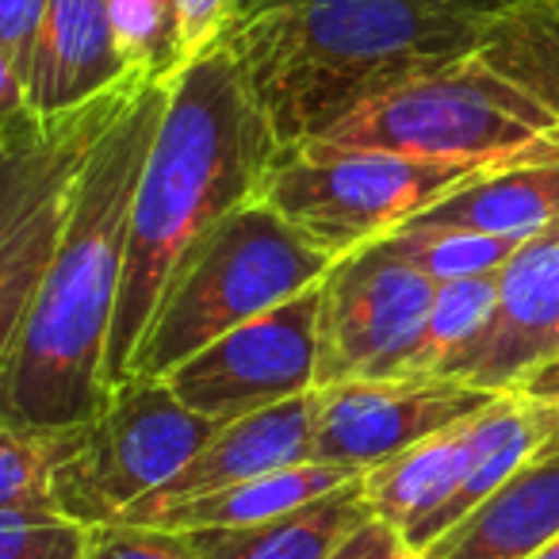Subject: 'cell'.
I'll return each mask as SVG.
<instances>
[{
  "mask_svg": "<svg viewBox=\"0 0 559 559\" xmlns=\"http://www.w3.org/2000/svg\"><path fill=\"white\" fill-rule=\"evenodd\" d=\"M518 0H238L218 47L238 62L284 150L368 96L467 58Z\"/></svg>",
  "mask_w": 559,
  "mask_h": 559,
  "instance_id": "obj_1",
  "label": "cell"
},
{
  "mask_svg": "<svg viewBox=\"0 0 559 559\" xmlns=\"http://www.w3.org/2000/svg\"><path fill=\"white\" fill-rule=\"evenodd\" d=\"M165 104L169 81H146L88 157L47 276L0 357V421L20 429H70L85 426L108 403L104 365L134 188Z\"/></svg>",
  "mask_w": 559,
  "mask_h": 559,
  "instance_id": "obj_2",
  "label": "cell"
},
{
  "mask_svg": "<svg viewBox=\"0 0 559 559\" xmlns=\"http://www.w3.org/2000/svg\"><path fill=\"white\" fill-rule=\"evenodd\" d=\"M284 142L218 43L169 78V104L134 188L104 388L123 383L180 257L230 211L264 195Z\"/></svg>",
  "mask_w": 559,
  "mask_h": 559,
  "instance_id": "obj_3",
  "label": "cell"
},
{
  "mask_svg": "<svg viewBox=\"0 0 559 559\" xmlns=\"http://www.w3.org/2000/svg\"><path fill=\"white\" fill-rule=\"evenodd\" d=\"M330 269L334 261L264 200L230 211L173 269L123 380H165L241 322L322 284Z\"/></svg>",
  "mask_w": 559,
  "mask_h": 559,
  "instance_id": "obj_4",
  "label": "cell"
},
{
  "mask_svg": "<svg viewBox=\"0 0 559 559\" xmlns=\"http://www.w3.org/2000/svg\"><path fill=\"white\" fill-rule=\"evenodd\" d=\"M304 146L559 162V123L475 50L368 96Z\"/></svg>",
  "mask_w": 559,
  "mask_h": 559,
  "instance_id": "obj_5",
  "label": "cell"
},
{
  "mask_svg": "<svg viewBox=\"0 0 559 559\" xmlns=\"http://www.w3.org/2000/svg\"><path fill=\"white\" fill-rule=\"evenodd\" d=\"M146 81L139 73L62 116L24 111L0 123V357L47 276L88 157Z\"/></svg>",
  "mask_w": 559,
  "mask_h": 559,
  "instance_id": "obj_6",
  "label": "cell"
},
{
  "mask_svg": "<svg viewBox=\"0 0 559 559\" xmlns=\"http://www.w3.org/2000/svg\"><path fill=\"white\" fill-rule=\"evenodd\" d=\"M513 165L528 162L292 146L280 154L261 200L330 261H342L395 234L444 195Z\"/></svg>",
  "mask_w": 559,
  "mask_h": 559,
  "instance_id": "obj_7",
  "label": "cell"
},
{
  "mask_svg": "<svg viewBox=\"0 0 559 559\" xmlns=\"http://www.w3.org/2000/svg\"><path fill=\"white\" fill-rule=\"evenodd\" d=\"M218 429V421L188 411L165 380L131 376L85 421L78 452L55 479V510L78 525L119 521L165 487Z\"/></svg>",
  "mask_w": 559,
  "mask_h": 559,
  "instance_id": "obj_8",
  "label": "cell"
},
{
  "mask_svg": "<svg viewBox=\"0 0 559 559\" xmlns=\"http://www.w3.org/2000/svg\"><path fill=\"white\" fill-rule=\"evenodd\" d=\"M437 284L383 241L334 261L322 276L314 391L406 376L426 334Z\"/></svg>",
  "mask_w": 559,
  "mask_h": 559,
  "instance_id": "obj_9",
  "label": "cell"
},
{
  "mask_svg": "<svg viewBox=\"0 0 559 559\" xmlns=\"http://www.w3.org/2000/svg\"><path fill=\"white\" fill-rule=\"evenodd\" d=\"M322 284L241 322L165 376L173 395L203 418L238 421L314 391Z\"/></svg>",
  "mask_w": 559,
  "mask_h": 559,
  "instance_id": "obj_10",
  "label": "cell"
},
{
  "mask_svg": "<svg viewBox=\"0 0 559 559\" xmlns=\"http://www.w3.org/2000/svg\"><path fill=\"white\" fill-rule=\"evenodd\" d=\"M495 399V391L441 376L349 380L319 388L314 464H345L368 472L395 452L479 414Z\"/></svg>",
  "mask_w": 559,
  "mask_h": 559,
  "instance_id": "obj_11",
  "label": "cell"
},
{
  "mask_svg": "<svg viewBox=\"0 0 559 559\" xmlns=\"http://www.w3.org/2000/svg\"><path fill=\"white\" fill-rule=\"evenodd\" d=\"M559 357V230L528 238L498 272V307L456 380L479 391H521Z\"/></svg>",
  "mask_w": 559,
  "mask_h": 559,
  "instance_id": "obj_12",
  "label": "cell"
},
{
  "mask_svg": "<svg viewBox=\"0 0 559 559\" xmlns=\"http://www.w3.org/2000/svg\"><path fill=\"white\" fill-rule=\"evenodd\" d=\"M314 414H319V391H307L288 403L264 406L238 421H226L165 487L134 502L119 521L146 525L154 513L169 510L188 498L215 495V490L238 487L246 479L284 467L311 464L314 460Z\"/></svg>",
  "mask_w": 559,
  "mask_h": 559,
  "instance_id": "obj_13",
  "label": "cell"
},
{
  "mask_svg": "<svg viewBox=\"0 0 559 559\" xmlns=\"http://www.w3.org/2000/svg\"><path fill=\"white\" fill-rule=\"evenodd\" d=\"M131 78L139 73L127 66L116 43L108 0H47L27 78V108L39 116H62Z\"/></svg>",
  "mask_w": 559,
  "mask_h": 559,
  "instance_id": "obj_14",
  "label": "cell"
},
{
  "mask_svg": "<svg viewBox=\"0 0 559 559\" xmlns=\"http://www.w3.org/2000/svg\"><path fill=\"white\" fill-rule=\"evenodd\" d=\"M559 433V403L556 399L528 395V391H502L487 411H479L467 449L464 479L456 483L452 498L437 513H429L406 544L429 548L437 536L449 533L456 521H464L479 502H487L506 479L521 472L533 456H540Z\"/></svg>",
  "mask_w": 559,
  "mask_h": 559,
  "instance_id": "obj_15",
  "label": "cell"
},
{
  "mask_svg": "<svg viewBox=\"0 0 559 559\" xmlns=\"http://www.w3.org/2000/svg\"><path fill=\"white\" fill-rule=\"evenodd\" d=\"M551 536H559V444H548L421 551L426 559H528Z\"/></svg>",
  "mask_w": 559,
  "mask_h": 559,
  "instance_id": "obj_16",
  "label": "cell"
},
{
  "mask_svg": "<svg viewBox=\"0 0 559 559\" xmlns=\"http://www.w3.org/2000/svg\"><path fill=\"white\" fill-rule=\"evenodd\" d=\"M360 479L284 513L241 528H200L192 548L200 559H326L349 533L372 521Z\"/></svg>",
  "mask_w": 559,
  "mask_h": 559,
  "instance_id": "obj_17",
  "label": "cell"
},
{
  "mask_svg": "<svg viewBox=\"0 0 559 559\" xmlns=\"http://www.w3.org/2000/svg\"><path fill=\"white\" fill-rule=\"evenodd\" d=\"M411 223L464 226L510 241L559 230V162H528L472 180Z\"/></svg>",
  "mask_w": 559,
  "mask_h": 559,
  "instance_id": "obj_18",
  "label": "cell"
},
{
  "mask_svg": "<svg viewBox=\"0 0 559 559\" xmlns=\"http://www.w3.org/2000/svg\"><path fill=\"white\" fill-rule=\"evenodd\" d=\"M475 418L479 414L411 444V449L395 452L383 464L368 467L360 475V487H365V498L376 518L395 525L403 536H411L429 513L441 510L452 498V490H456V483L464 479Z\"/></svg>",
  "mask_w": 559,
  "mask_h": 559,
  "instance_id": "obj_19",
  "label": "cell"
},
{
  "mask_svg": "<svg viewBox=\"0 0 559 559\" xmlns=\"http://www.w3.org/2000/svg\"><path fill=\"white\" fill-rule=\"evenodd\" d=\"M365 472L345 464H296L284 472H269L246 479L238 487L215 490V495L188 498L169 510L154 513L146 525L177 528V533H200V528H241V525H261V521L284 518V513L299 510V506L314 502V498L330 495V490L345 487V483L360 479Z\"/></svg>",
  "mask_w": 559,
  "mask_h": 559,
  "instance_id": "obj_20",
  "label": "cell"
},
{
  "mask_svg": "<svg viewBox=\"0 0 559 559\" xmlns=\"http://www.w3.org/2000/svg\"><path fill=\"white\" fill-rule=\"evenodd\" d=\"M479 55L559 123V0H518L495 20Z\"/></svg>",
  "mask_w": 559,
  "mask_h": 559,
  "instance_id": "obj_21",
  "label": "cell"
},
{
  "mask_svg": "<svg viewBox=\"0 0 559 559\" xmlns=\"http://www.w3.org/2000/svg\"><path fill=\"white\" fill-rule=\"evenodd\" d=\"M498 307V272L490 276H467L437 284L433 307H429L426 334L418 342L406 376H441L456 380L460 365L483 342Z\"/></svg>",
  "mask_w": 559,
  "mask_h": 559,
  "instance_id": "obj_22",
  "label": "cell"
},
{
  "mask_svg": "<svg viewBox=\"0 0 559 559\" xmlns=\"http://www.w3.org/2000/svg\"><path fill=\"white\" fill-rule=\"evenodd\" d=\"M85 426L20 429L0 421V513L55 510V479L78 452Z\"/></svg>",
  "mask_w": 559,
  "mask_h": 559,
  "instance_id": "obj_23",
  "label": "cell"
},
{
  "mask_svg": "<svg viewBox=\"0 0 559 559\" xmlns=\"http://www.w3.org/2000/svg\"><path fill=\"white\" fill-rule=\"evenodd\" d=\"M380 241L395 257H403L406 264L426 272L433 284L502 272V264L521 246V241L498 238V234L464 230V226H437V223H406Z\"/></svg>",
  "mask_w": 559,
  "mask_h": 559,
  "instance_id": "obj_24",
  "label": "cell"
},
{
  "mask_svg": "<svg viewBox=\"0 0 559 559\" xmlns=\"http://www.w3.org/2000/svg\"><path fill=\"white\" fill-rule=\"evenodd\" d=\"M85 525L58 510L0 513V559H78Z\"/></svg>",
  "mask_w": 559,
  "mask_h": 559,
  "instance_id": "obj_25",
  "label": "cell"
},
{
  "mask_svg": "<svg viewBox=\"0 0 559 559\" xmlns=\"http://www.w3.org/2000/svg\"><path fill=\"white\" fill-rule=\"evenodd\" d=\"M78 559H200L192 536L162 525H131V521H104L85 525V544Z\"/></svg>",
  "mask_w": 559,
  "mask_h": 559,
  "instance_id": "obj_26",
  "label": "cell"
},
{
  "mask_svg": "<svg viewBox=\"0 0 559 559\" xmlns=\"http://www.w3.org/2000/svg\"><path fill=\"white\" fill-rule=\"evenodd\" d=\"M238 0H173V66L185 70L218 39ZM173 70V73H177Z\"/></svg>",
  "mask_w": 559,
  "mask_h": 559,
  "instance_id": "obj_27",
  "label": "cell"
},
{
  "mask_svg": "<svg viewBox=\"0 0 559 559\" xmlns=\"http://www.w3.org/2000/svg\"><path fill=\"white\" fill-rule=\"evenodd\" d=\"M43 16H47V0H0V50L12 62L27 88L35 62V43L43 32Z\"/></svg>",
  "mask_w": 559,
  "mask_h": 559,
  "instance_id": "obj_28",
  "label": "cell"
},
{
  "mask_svg": "<svg viewBox=\"0 0 559 559\" xmlns=\"http://www.w3.org/2000/svg\"><path fill=\"white\" fill-rule=\"evenodd\" d=\"M406 551H411L406 536L399 533L395 525H388V521L372 518V521H365L357 533L345 536L326 559H403Z\"/></svg>",
  "mask_w": 559,
  "mask_h": 559,
  "instance_id": "obj_29",
  "label": "cell"
},
{
  "mask_svg": "<svg viewBox=\"0 0 559 559\" xmlns=\"http://www.w3.org/2000/svg\"><path fill=\"white\" fill-rule=\"evenodd\" d=\"M27 108V88L24 81H20V73L12 70V62L4 58V50H0V123H9V119L24 116Z\"/></svg>",
  "mask_w": 559,
  "mask_h": 559,
  "instance_id": "obj_30",
  "label": "cell"
},
{
  "mask_svg": "<svg viewBox=\"0 0 559 559\" xmlns=\"http://www.w3.org/2000/svg\"><path fill=\"white\" fill-rule=\"evenodd\" d=\"M521 391H528V395H540V399H556V403H559V372H540L536 380H528ZM551 444H559V433L551 437Z\"/></svg>",
  "mask_w": 559,
  "mask_h": 559,
  "instance_id": "obj_31",
  "label": "cell"
},
{
  "mask_svg": "<svg viewBox=\"0 0 559 559\" xmlns=\"http://www.w3.org/2000/svg\"><path fill=\"white\" fill-rule=\"evenodd\" d=\"M528 559H559V536H551V540L544 544L540 551H533V556H528Z\"/></svg>",
  "mask_w": 559,
  "mask_h": 559,
  "instance_id": "obj_32",
  "label": "cell"
},
{
  "mask_svg": "<svg viewBox=\"0 0 559 559\" xmlns=\"http://www.w3.org/2000/svg\"><path fill=\"white\" fill-rule=\"evenodd\" d=\"M403 559H426V551H418V548H411V551H406V556Z\"/></svg>",
  "mask_w": 559,
  "mask_h": 559,
  "instance_id": "obj_33",
  "label": "cell"
},
{
  "mask_svg": "<svg viewBox=\"0 0 559 559\" xmlns=\"http://www.w3.org/2000/svg\"><path fill=\"white\" fill-rule=\"evenodd\" d=\"M544 372H559V357H556V360H551V365H548V368H544Z\"/></svg>",
  "mask_w": 559,
  "mask_h": 559,
  "instance_id": "obj_34",
  "label": "cell"
}]
</instances>
